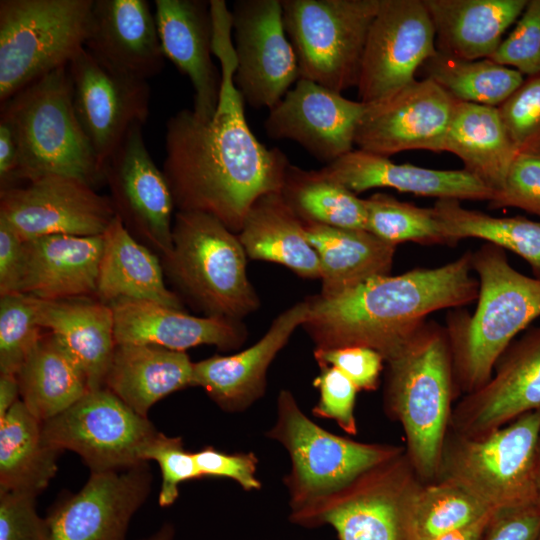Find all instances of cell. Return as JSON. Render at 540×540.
<instances>
[{
	"label": "cell",
	"mask_w": 540,
	"mask_h": 540,
	"mask_svg": "<svg viewBox=\"0 0 540 540\" xmlns=\"http://www.w3.org/2000/svg\"><path fill=\"white\" fill-rule=\"evenodd\" d=\"M537 488H538V504L540 505V436L537 449Z\"/></svg>",
	"instance_id": "680465c9"
},
{
	"label": "cell",
	"mask_w": 540,
	"mask_h": 540,
	"mask_svg": "<svg viewBox=\"0 0 540 540\" xmlns=\"http://www.w3.org/2000/svg\"><path fill=\"white\" fill-rule=\"evenodd\" d=\"M540 410V324L513 341L492 377L463 396L451 414L457 435L474 437Z\"/></svg>",
	"instance_id": "44dd1931"
},
{
	"label": "cell",
	"mask_w": 540,
	"mask_h": 540,
	"mask_svg": "<svg viewBox=\"0 0 540 540\" xmlns=\"http://www.w3.org/2000/svg\"><path fill=\"white\" fill-rule=\"evenodd\" d=\"M438 52L465 60L490 58L529 0H423Z\"/></svg>",
	"instance_id": "f1b7e54d"
},
{
	"label": "cell",
	"mask_w": 540,
	"mask_h": 540,
	"mask_svg": "<svg viewBox=\"0 0 540 540\" xmlns=\"http://www.w3.org/2000/svg\"><path fill=\"white\" fill-rule=\"evenodd\" d=\"M497 108L517 154L540 157V74L525 79Z\"/></svg>",
	"instance_id": "7bdbcfd3"
},
{
	"label": "cell",
	"mask_w": 540,
	"mask_h": 540,
	"mask_svg": "<svg viewBox=\"0 0 540 540\" xmlns=\"http://www.w3.org/2000/svg\"><path fill=\"white\" fill-rule=\"evenodd\" d=\"M103 246V235L24 241L18 293L49 301L96 297Z\"/></svg>",
	"instance_id": "484cf974"
},
{
	"label": "cell",
	"mask_w": 540,
	"mask_h": 540,
	"mask_svg": "<svg viewBox=\"0 0 540 540\" xmlns=\"http://www.w3.org/2000/svg\"><path fill=\"white\" fill-rule=\"evenodd\" d=\"M314 379L320 398L312 412L319 418L335 420L350 435L357 433L354 406L359 391L353 382L333 366L322 365Z\"/></svg>",
	"instance_id": "bcb514c9"
},
{
	"label": "cell",
	"mask_w": 540,
	"mask_h": 540,
	"mask_svg": "<svg viewBox=\"0 0 540 540\" xmlns=\"http://www.w3.org/2000/svg\"><path fill=\"white\" fill-rule=\"evenodd\" d=\"M422 68L454 100L492 107H499L525 80L519 71L488 58L465 60L438 51Z\"/></svg>",
	"instance_id": "ab89813d"
},
{
	"label": "cell",
	"mask_w": 540,
	"mask_h": 540,
	"mask_svg": "<svg viewBox=\"0 0 540 540\" xmlns=\"http://www.w3.org/2000/svg\"><path fill=\"white\" fill-rule=\"evenodd\" d=\"M489 207L519 208L540 217V157L517 155Z\"/></svg>",
	"instance_id": "7dc6e473"
},
{
	"label": "cell",
	"mask_w": 540,
	"mask_h": 540,
	"mask_svg": "<svg viewBox=\"0 0 540 540\" xmlns=\"http://www.w3.org/2000/svg\"><path fill=\"white\" fill-rule=\"evenodd\" d=\"M67 67L76 118L104 169L128 130L146 123L149 84L112 70L85 48Z\"/></svg>",
	"instance_id": "e0dca14e"
},
{
	"label": "cell",
	"mask_w": 540,
	"mask_h": 540,
	"mask_svg": "<svg viewBox=\"0 0 540 540\" xmlns=\"http://www.w3.org/2000/svg\"><path fill=\"white\" fill-rule=\"evenodd\" d=\"M540 532V505L497 511L482 540H535Z\"/></svg>",
	"instance_id": "816d5d0a"
},
{
	"label": "cell",
	"mask_w": 540,
	"mask_h": 540,
	"mask_svg": "<svg viewBox=\"0 0 540 540\" xmlns=\"http://www.w3.org/2000/svg\"><path fill=\"white\" fill-rule=\"evenodd\" d=\"M175 530L172 524H163L155 533L142 540H173Z\"/></svg>",
	"instance_id": "6f0895ef"
},
{
	"label": "cell",
	"mask_w": 540,
	"mask_h": 540,
	"mask_svg": "<svg viewBox=\"0 0 540 540\" xmlns=\"http://www.w3.org/2000/svg\"><path fill=\"white\" fill-rule=\"evenodd\" d=\"M266 435L289 453L291 469L284 483L290 512L336 492L403 453L398 446L362 443L328 432L304 414L288 390L278 395L276 421Z\"/></svg>",
	"instance_id": "9c48e42d"
},
{
	"label": "cell",
	"mask_w": 540,
	"mask_h": 540,
	"mask_svg": "<svg viewBox=\"0 0 540 540\" xmlns=\"http://www.w3.org/2000/svg\"><path fill=\"white\" fill-rule=\"evenodd\" d=\"M35 499L30 493L0 492V540H51Z\"/></svg>",
	"instance_id": "c3c4849f"
},
{
	"label": "cell",
	"mask_w": 540,
	"mask_h": 540,
	"mask_svg": "<svg viewBox=\"0 0 540 540\" xmlns=\"http://www.w3.org/2000/svg\"><path fill=\"white\" fill-rule=\"evenodd\" d=\"M141 459L156 461L161 469L162 483L158 496L161 507L172 505L179 495V484L202 478L194 453L185 450L181 437H169L157 432L144 446Z\"/></svg>",
	"instance_id": "ee69618b"
},
{
	"label": "cell",
	"mask_w": 540,
	"mask_h": 540,
	"mask_svg": "<svg viewBox=\"0 0 540 540\" xmlns=\"http://www.w3.org/2000/svg\"><path fill=\"white\" fill-rule=\"evenodd\" d=\"M18 149L8 125L0 121V190L18 182Z\"/></svg>",
	"instance_id": "db71d44e"
},
{
	"label": "cell",
	"mask_w": 540,
	"mask_h": 540,
	"mask_svg": "<svg viewBox=\"0 0 540 540\" xmlns=\"http://www.w3.org/2000/svg\"><path fill=\"white\" fill-rule=\"evenodd\" d=\"M314 358L319 366L328 365L340 370L359 391L377 389L385 362L379 352L363 346H347L330 350L314 349Z\"/></svg>",
	"instance_id": "681fc988"
},
{
	"label": "cell",
	"mask_w": 540,
	"mask_h": 540,
	"mask_svg": "<svg viewBox=\"0 0 540 540\" xmlns=\"http://www.w3.org/2000/svg\"><path fill=\"white\" fill-rule=\"evenodd\" d=\"M380 0H282L299 79L342 93L356 87Z\"/></svg>",
	"instance_id": "30bf717a"
},
{
	"label": "cell",
	"mask_w": 540,
	"mask_h": 540,
	"mask_svg": "<svg viewBox=\"0 0 540 540\" xmlns=\"http://www.w3.org/2000/svg\"><path fill=\"white\" fill-rule=\"evenodd\" d=\"M103 238L96 299L109 305L122 299L152 301L183 310L180 297L164 282L161 258L134 238L117 215Z\"/></svg>",
	"instance_id": "4dcf8cb0"
},
{
	"label": "cell",
	"mask_w": 540,
	"mask_h": 540,
	"mask_svg": "<svg viewBox=\"0 0 540 540\" xmlns=\"http://www.w3.org/2000/svg\"><path fill=\"white\" fill-rule=\"evenodd\" d=\"M186 352L145 344H116L105 388L141 416L167 395L192 386Z\"/></svg>",
	"instance_id": "1f68e13d"
},
{
	"label": "cell",
	"mask_w": 540,
	"mask_h": 540,
	"mask_svg": "<svg viewBox=\"0 0 540 540\" xmlns=\"http://www.w3.org/2000/svg\"><path fill=\"white\" fill-rule=\"evenodd\" d=\"M535 540H540V532H539V534L537 535V537L535 538Z\"/></svg>",
	"instance_id": "91938a15"
},
{
	"label": "cell",
	"mask_w": 540,
	"mask_h": 540,
	"mask_svg": "<svg viewBox=\"0 0 540 540\" xmlns=\"http://www.w3.org/2000/svg\"><path fill=\"white\" fill-rule=\"evenodd\" d=\"M24 241L0 220V296L18 293Z\"/></svg>",
	"instance_id": "f5cc1de1"
},
{
	"label": "cell",
	"mask_w": 540,
	"mask_h": 540,
	"mask_svg": "<svg viewBox=\"0 0 540 540\" xmlns=\"http://www.w3.org/2000/svg\"><path fill=\"white\" fill-rule=\"evenodd\" d=\"M237 236L250 259L281 264L301 278H321L318 255L306 239L301 219L280 192L254 202Z\"/></svg>",
	"instance_id": "d6a6232c"
},
{
	"label": "cell",
	"mask_w": 540,
	"mask_h": 540,
	"mask_svg": "<svg viewBox=\"0 0 540 540\" xmlns=\"http://www.w3.org/2000/svg\"><path fill=\"white\" fill-rule=\"evenodd\" d=\"M385 363V403L403 427L406 456L420 479L435 481L455 395L445 327L427 319Z\"/></svg>",
	"instance_id": "277c9868"
},
{
	"label": "cell",
	"mask_w": 540,
	"mask_h": 540,
	"mask_svg": "<svg viewBox=\"0 0 540 540\" xmlns=\"http://www.w3.org/2000/svg\"><path fill=\"white\" fill-rule=\"evenodd\" d=\"M56 449L77 453L91 472L121 470L145 462L144 446L157 431L107 388L88 391L68 409L42 422Z\"/></svg>",
	"instance_id": "7c38bea8"
},
{
	"label": "cell",
	"mask_w": 540,
	"mask_h": 540,
	"mask_svg": "<svg viewBox=\"0 0 540 540\" xmlns=\"http://www.w3.org/2000/svg\"><path fill=\"white\" fill-rule=\"evenodd\" d=\"M472 271L467 251L442 266L372 278L334 298L311 296L302 327L315 349L363 346L385 361L431 313L476 301L479 283Z\"/></svg>",
	"instance_id": "7a4b0ae2"
},
{
	"label": "cell",
	"mask_w": 540,
	"mask_h": 540,
	"mask_svg": "<svg viewBox=\"0 0 540 540\" xmlns=\"http://www.w3.org/2000/svg\"><path fill=\"white\" fill-rule=\"evenodd\" d=\"M231 33L229 22L213 27V55L221 63L216 111L209 120H200L185 108L168 119L162 172L178 211L207 213L238 234L258 198L281 192L290 162L279 148L261 143L248 126L234 83Z\"/></svg>",
	"instance_id": "6da1fadb"
},
{
	"label": "cell",
	"mask_w": 540,
	"mask_h": 540,
	"mask_svg": "<svg viewBox=\"0 0 540 540\" xmlns=\"http://www.w3.org/2000/svg\"><path fill=\"white\" fill-rule=\"evenodd\" d=\"M16 376L20 400L42 422L90 391L81 368L50 332L41 336Z\"/></svg>",
	"instance_id": "d590c367"
},
{
	"label": "cell",
	"mask_w": 540,
	"mask_h": 540,
	"mask_svg": "<svg viewBox=\"0 0 540 540\" xmlns=\"http://www.w3.org/2000/svg\"><path fill=\"white\" fill-rule=\"evenodd\" d=\"M234 83L244 102L272 109L299 79L283 23L282 0H237L231 9Z\"/></svg>",
	"instance_id": "5bb4252c"
},
{
	"label": "cell",
	"mask_w": 540,
	"mask_h": 540,
	"mask_svg": "<svg viewBox=\"0 0 540 540\" xmlns=\"http://www.w3.org/2000/svg\"><path fill=\"white\" fill-rule=\"evenodd\" d=\"M455 101L430 78L416 79L395 94L366 104L354 143L385 157L408 150L443 152Z\"/></svg>",
	"instance_id": "ac0fdd59"
},
{
	"label": "cell",
	"mask_w": 540,
	"mask_h": 540,
	"mask_svg": "<svg viewBox=\"0 0 540 540\" xmlns=\"http://www.w3.org/2000/svg\"><path fill=\"white\" fill-rule=\"evenodd\" d=\"M452 246L478 238L523 258L540 279V221L525 217H493L467 209L456 199H437L432 207Z\"/></svg>",
	"instance_id": "74e56055"
},
{
	"label": "cell",
	"mask_w": 540,
	"mask_h": 540,
	"mask_svg": "<svg viewBox=\"0 0 540 540\" xmlns=\"http://www.w3.org/2000/svg\"><path fill=\"white\" fill-rule=\"evenodd\" d=\"M116 344H145L185 352L199 345L239 349L248 331L242 320L198 317L152 301L122 299L110 304Z\"/></svg>",
	"instance_id": "603a6c76"
},
{
	"label": "cell",
	"mask_w": 540,
	"mask_h": 540,
	"mask_svg": "<svg viewBox=\"0 0 540 540\" xmlns=\"http://www.w3.org/2000/svg\"><path fill=\"white\" fill-rule=\"evenodd\" d=\"M493 511L451 480H435L427 485L418 482L404 509V540H434Z\"/></svg>",
	"instance_id": "8d00e7d4"
},
{
	"label": "cell",
	"mask_w": 540,
	"mask_h": 540,
	"mask_svg": "<svg viewBox=\"0 0 540 540\" xmlns=\"http://www.w3.org/2000/svg\"><path fill=\"white\" fill-rule=\"evenodd\" d=\"M94 0L0 1L1 104L85 48Z\"/></svg>",
	"instance_id": "ba28073f"
},
{
	"label": "cell",
	"mask_w": 540,
	"mask_h": 540,
	"mask_svg": "<svg viewBox=\"0 0 540 540\" xmlns=\"http://www.w3.org/2000/svg\"><path fill=\"white\" fill-rule=\"evenodd\" d=\"M366 104L315 82L298 79L264 121L273 139L298 143L326 165L353 150Z\"/></svg>",
	"instance_id": "ffe728a7"
},
{
	"label": "cell",
	"mask_w": 540,
	"mask_h": 540,
	"mask_svg": "<svg viewBox=\"0 0 540 540\" xmlns=\"http://www.w3.org/2000/svg\"><path fill=\"white\" fill-rule=\"evenodd\" d=\"M172 249L161 258L165 276L204 316L242 320L260 299L248 279L237 234L212 215L177 211Z\"/></svg>",
	"instance_id": "8992f818"
},
{
	"label": "cell",
	"mask_w": 540,
	"mask_h": 540,
	"mask_svg": "<svg viewBox=\"0 0 540 540\" xmlns=\"http://www.w3.org/2000/svg\"><path fill=\"white\" fill-rule=\"evenodd\" d=\"M60 452L45 439L42 421L18 400L0 418V492L37 496L56 474Z\"/></svg>",
	"instance_id": "e575fe53"
},
{
	"label": "cell",
	"mask_w": 540,
	"mask_h": 540,
	"mask_svg": "<svg viewBox=\"0 0 540 540\" xmlns=\"http://www.w3.org/2000/svg\"><path fill=\"white\" fill-rule=\"evenodd\" d=\"M142 124L132 126L105 163L104 181L125 228L160 258L172 249L173 198L145 145Z\"/></svg>",
	"instance_id": "2e32d148"
},
{
	"label": "cell",
	"mask_w": 540,
	"mask_h": 540,
	"mask_svg": "<svg viewBox=\"0 0 540 540\" xmlns=\"http://www.w3.org/2000/svg\"><path fill=\"white\" fill-rule=\"evenodd\" d=\"M307 314L305 299L280 313L254 345L235 354L214 355L194 363L192 386L202 387L225 411L245 410L263 396L271 362L302 326Z\"/></svg>",
	"instance_id": "7402d4cb"
},
{
	"label": "cell",
	"mask_w": 540,
	"mask_h": 540,
	"mask_svg": "<svg viewBox=\"0 0 540 540\" xmlns=\"http://www.w3.org/2000/svg\"><path fill=\"white\" fill-rule=\"evenodd\" d=\"M528 77L540 74V0H529L516 26L488 58Z\"/></svg>",
	"instance_id": "f6af8a7d"
},
{
	"label": "cell",
	"mask_w": 540,
	"mask_h": 540,
	"mask_svg": "<svg viewBox=\"0 0 540 540\" xmlns=\"http://www.w3.org/2000/svg\"><path fill=\"white\" fill-rule=\"evenodd\" d=\"M34 303L38 325L76 361L89 390L104 388L116 347L111 306L93 298L49 301L34 297Z\"/></svg>",
	"instance_id": "83f0119b"
},
{
	"label": "cell",
	"mask_w": 540,
	"mask_h": 540,
	"mask_svg": "<svg viewBox=\"0 0 540 540\" xmlns=\"http://www.w3.org/2000/svg\"><path fill=\"white\" fill-rule=\"evenodd\" d=\"M437 52L435 30L423 0H380L362 56L358 100L379 102L416 80Z\"/></svg>",
	"instance_id": "4fadbf2b"
},
{
	"label": "cell",
	"mask_w": 540,
	"mask_h": 540,
	"mask_svg": "<svg viewBox=\"0 0 540 540\" xmlns=\"http://www.w3.org/2000/svg\"><path fill=\"white\" fill-rule=\"evenodd\" d=\"M321 170L358 195L373 188L437 199L490 201L494 192L466 170H438L395 163L389 157L352 150Z\"/></svg>",
	"instance_id": "4316f807"
},
{
	"label": "cell",
	"mask_w": 540,
	"mask_h": 540,
	"mask_svg": "<svg viewBox=\"0 0 540 540\" xmlns=\"http://www.w3.org/2000/svg\"><path fill=\"white\" fill-rule=\"evenodd\" d=\"M301 222L320 261L321 297L334 298L367 280L390 275L396 245L367 230Z\"/></svg>",
	"instance_id": "f546056e"
},
{
	"label": "cell",
	"mask_w": 540,
	"mask_h": 540,
	"mask_svg": "<svg viewBox=\"0 0 540 540\" xmlns=\"http://www.w3.org/2000/svg\"><path fill=\"white\" fill-rule=\"evenodd\" d=\"M540 410L489 433L458 435L444 447L439 479L451 480L495 511L538 504Z\"/></svg>",
	"instance_id": "52a82bcc"
},
{
	"label": "cell",
	"mask_w": 540,
	"mask_h": 540,
	"mask_svg": "<svg viewBox=\"0 0 540 540\" xmlns=\"http://www.w3.org/2000/svg\"><path fill=\"white\" fill-rule=\"evenodd\" d=\"M20 389L17 376L0 374V418L18 401Z\"/></svg>",
	"instance_id": "9f6ffc18"
},
{
	"label": "cell",
	"mask_w": 540,
	"mask_h": 540,
	"mask_svg": "<svg viewBox=\"0 0 540 540\" xmlns=\"http://www.w3.org/2000/svg\"><path fill=\"white\" fill-rule=\"evenodd\" d=\"M34 297L12 293L0 298V374L16 375L38 343Z\"/></svg>",
	"instance_id": "b9f144b4"
},
{
	"label": "cell",
	"mask_w": 540,
	"mask_h": 540,
	"mask_svg": "<svg viewBox=\"0 0 540 540\" xmlns=\"http://www.w3.org/2000/svg\"><path fill=\"white\" fill-rule=\"evenodd\" d=\"M444 151L493 192L503 185L517 157L497 107L455 101Z\"/></svg>",
	"instance_id": "836d02e7"
},
{
	"label": "cell",
	"mask_w": 540,
	"mask_h": 540,
	"mask_svg": "<svg viewBox=\"0 0 540 540\" xmlns=\"http://www.w3.org/2000/svg\"><path fill=\"white\" fill-rule=\"evenodd\" d=\"M403 453L301 509L292 523L305 528L329 525L339 540H404L407 498L418 483Z\"/></svg>",
	"instance_id": "8fae6325"
},
{
	"label": "cell",
	"mask_w": 540,
	"mask_h": 540,
	"mask_svg": "<svg viewBox=\"0 0 540 540\" xmlns=\"http://www.w3.org/2000/svg\"><path fill=\"white\" fill-rule=\"evenodd\" d=\"M472 268L479 283L476 308L449 309L444 326L455 392L464 395L490 380L516 335L540 317V279L517 271L504 249L482 245L472 252Z\"/></svg>",
	"instance_id": "3957f363"
},
{
	"label": "cell",
	"mask_w": 540,
	"mask_h": 540,
	"mask_svg": "<svg viewBox=\"0 0 540 540\" xmlns=\"http://www.w3.org/2000/svg\"><path fill=\"white\" fill-rule=\"evenodd\" d=\"M85 49L112 70L146 81L165 66L145 0H94Z\"/></svg>",
	"instance_id": "d4e9b609"
},
{
	"label": "cell",
	"mask_w": 540,
	"mask_h": 540,
	"mask_svg": "<svg viewBox=\"0 0 540 540\" xmlns=\"http://www.w3.org/2000/svg\"><path fill=\"white\" fill-rule=\"evenodd\" d=\"M280 193L303 221L366 230L364 199L327 176L321 169L306 170L290 164Z\"/></svg>",
	"instance_id": "f35d334b"
},
{
	"label": "cell",
	"mask_w": 540,
	"mask_h": 540,
	"mask_svg": "<svg viewBox=\"0 0 540 540\" xmlns=\"http://www.w3.org/2000/svg\"><path fill=\"white\" fill-rule=\"evenodd\" d=\"M496 512L497 511L490 512L476 522L461 529L442 535L434 540H482Z\"/></svg>",
	"instance_id": "11a10c76"
},
{
	"label": "cell",
	"mask_w": 540,
	"mask_h": 540,
	"mask_svg": "<svg viewBox=\"0 0 540 540\" xmlns=\"http://www.w3.org/2000/svg\"><path fill=\"white\" fill-rule=\"evenodd\" d=\"M115 216L109 197L69 176L44 175L0 190V220L23 241L49 235L101 236Z\"/></svg>",
	"instance_id": "9a60e30c"
},
{
	"label": "cell",
	"mask_w": 540,
	"mask_h": 540,
	"mask_svg": "<svg viewBox=\"0 0 540 540\" xmlns=\"http://www.w3.org/2000/svg\"><path fill=\"white\" fill-rule=\"evenodd\" d=\"M202 477H226L236 481L244 490H259L256 478L258 459L252 452L227 454L212 446L194 453Z\"/></svg>",
	"instance_id": "f907efd6"
},
{
	"label": "cell",
	"mask_w": 540,
	"mask_h": 540,
	"mask_svg": "<svg viewBox=\"0 0 540 540\" xmlns=\"http://www.w3.org/2000/svg\"><path fill=\"white\" fill-rule=\"evenodd\" d=\"M155 20L162 50L194 90L193 113L200 120L214 115L221 73L213 62L210 1L155 0Z\"/></svg>",
	"instance_id": "cb8c5ba5"
},
{
	"label": "cell",
	"mask_w": 540,
	"mask_h": 540,
	"mask_svg": "<svg viewBox=\"0 0 540 540\" xmlns=\"http://www.w3.org/2000/svg\"><path fill=\"white\" fill-rule=\"evenodd\" d=\"M0 121L18 149L17 180L58 174L94 188L103 169L74 112L68 67L56 69L1 104Z\"/></svg>",
	"instance_id": "5b68a950"
},
{
	"label": "cell",
	"mask_w": 540,
	"mask_h": 540,
	"mask_svg": "<svg viewBox=\"0 0 540 540\" xmlns=\"http://www.w3.org/2000/svg\"><path fill=\"white\" fill-rule=\"evenodd\" d=\"M364 203L366 230L387 243L452 246L433 208L418 207L381 192L364 199Z\"/></svg>",
	"instance_id": "60d3db41"
},
{
	"label": "cell",
	"mask_w": 540,
	"mask_h": 540,
	"mask_svg": "<svg viewBox=\"0 0 540 540\" xmlns=\"http://www.w3.org/2000/svg\"><path fill=\"white\" fill-rule=\"evenodd\" d=\"M151 483L146 462L91 475L76 494L55 503L45 517L51 540H126L130 521Z\"/></svg>",
	"instance_id": "d6986e66"
}]
</instances>
